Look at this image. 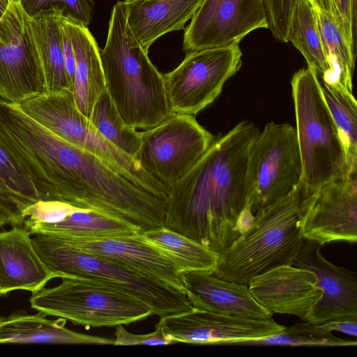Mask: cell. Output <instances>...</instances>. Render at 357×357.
Returning <instances> with one entry per match:
<instances>
[{"mask_svg": "<svg viewBox=\"0 0 357 357\" xmlns=\"http://www.w3.org/2000/svg\"><path fill=\"white\" fill-rule=\"evenodd\" d=\"M259 132L243 121L214 139L195 165L168 188L164 227L218 255L229 247L254 216L248 208L247 165Z\"/></svg>", "mask_w": 357, "mask_h": 357, "instance_id": "1", "label": "cell"}, {"mask_svg": "<svg viewBox=\"0 0 357 357\" xmlns=\"http://www.w3.org/2000/svg\"><path fill=\"white\" fill-rule=\"evenodd\" d=\"M100 59L106 89L126 123L146 130L172 114L163 75L132 36L121 1L113 6Z\"/></svg>", "mask_w": 357, "mask_h": 357, "instance_id": "2", "label": "cell"}, {"mask_svg": "<svg viewBox=\"0 0 357 357\" xmlns=\"http://www.w3.org/2000/svg\"><path fill=\"white\" fill-rule=\"evenodd\" d=\"M303 199L298 186L288 195L259 209L245 231L218 255V278L248 285L255 276L293 265L304 238L301 226Z\"/></svg>", "mask_w": 357, "mask_h": 357, "instance_id": "3", "label": "cell"}, {"mask_svg": "<svg viewBox=\"0 0 357 357\" xmlns=\"http://www.w3.org/2000/svg\"><path fill=\"white\" fill-rule=\"evenodd\" d=\"M31 241L53 278H75L108 287L139 299L160 317L193 308L183 291L54 236L35 234Z\"/></svg>", "mask_w": 357, "mask_h": 357, "instance_id": "4", "label": "cell"}, {"mask_svg": "<svg viewBox=\"0 0 357 357\" xmlns=\"http://www.w3.org/2000/svg\"><path fill=\"white\" fill-rule=\"evenodd\" d=\"M302 174L298 185L303 197L322 185L347 178L346 155L338 130L313 68L294 73L291 80Z\"/></svg>", "mask_w": 357, "mask_h": 357, "instance_id": "5", "label": "cell"}, {"mask_svg": "<svg viewBox=\"0 0 357 357\" xmlns=\"http://www.w3.org/2000/svg\"><path fill=\"white\" fill-rule=\"evenodd\" d=\"M18 106L62 140L99 158L131 182L165 200L166 188L98 132L78 110L73 91L45 92Z\"/></svg>", "mask_w": 357, "mask_h": 357, "instance_id": "6", "label": "cell"}, {"mask_svg": "<svg viewBox=\"0 0 357 357\" xmlns=\"http://www.w3.org/2000/svg\"><path fill=\"white\" fill-rule=\"evenodd\" d=\"M31 307L86 328L128 325L153 314L139 299L86 280L62 278L60 284L32 293Z\"/></svg>", "mask_w": 357, "mask_h": 357, "instance_id": "7", "label": "cell"}, {"mask_svg": "<svg viewBox=\"0 0 357 357\" xmlns=\"http://www.w3.org/2000/svg\"><path fill=\"white\" fill-rule=\"evenodd\" d=\"M302 165L296 128L268 123L254 140L247 165L248 208L255 214L299 185Z\"/></svg>", "mask_w": 357, "mask_h": 357, "instance_id": "8", "label": "cell"}, {"mask_svg": "<svg viewBox=\"0 0 357 357\" xmlns=\"http://www.w3.org/2000/svg\"><path fill=\"white\" fill-rule=\"evenodd\" d=\"M135 160L167 190L200 159L214 138L193 115L172 114L158 126L140 132Z\"/></svg>", "mask_w": 357, "mask_h": 357, "instance_id": "9", "label": "cell"}, {"mask_svg": "<svg viewBox=\"0 0 357 357\" xmlns=\"http://www.w3.org/2000/svg\"><path fill=\"white\" fill-rule=\"evenodd\" d=\"M242 55L238 44L186 53L162 75L171 114L194 116L212 103L241 68Z\"/></svg>", "mask_w": 357, "mask_h": 357, "instance_id": "10", "label": "cell"}, {"mask_svg": "<svg viewBox=\"0 0 357 357\" xmlns=\"http://www.w3.org/2000/svg\"><path fill=\"white\" fill-rule=\"evenodd\" d=\"M268 29L263 0H204L183 37V50L227 47L252 31Z\"/></svg>", "mask_w": 357, "mask_h": 357, "instance_id": "11", "label": "cell"}, {"mask_svg": "<svg viewBox=\"0 0 357 357\" xmlns=\"http://www.w3.org/2000/svg\"><path fill=\"white\" fill-rule=\"evenodd\" d=\"M301 226L304 239L321 246L357 241L356 175L322 185L303 197Z\"/></svg>", "mask_w": 357, "mask_h": 357, "instance_id": "12", "label": "cell"}, {"mask_svg": "<svg viewBox=\"0 0 357 357\" xmlns=\"http://www.w3.org/2000/svg\"><path fill=\"white\" fill-rule=\"evenodd\" d=\"M156 326L177 342L232 344L281 331L285 326L272 318L251 319L192 308L160 317Z\"/></svg>", "mask_w": 357, "mask_h": 357, "instance_id": "13", "label": "cell"}, {"mask_svg": "<svg viewBox=\"0 0 357 357\" xmlns=\"http://www.w3.org/2000/svg\"><path fill=\"white\" fill-rule=\"evenodd\" d=\"M56 238L77 249L115 262L185 293L179 266L168 254L143 237L141 233L100 238Z\"/></svg>", "mask_w": 357, "mask_h": 357, "instance_id": "14", "label": "cell"}, {"mask_svg": "<svg viewBox=\"0 0 357 357\" xmlns=\"http://www.w3.org/2000/svg\"><path fill=\"white\" fill-rule=\"evenodd\" d=\"M321 247L317 242L304 239L293 263L312 271L322 291L307 321L319 324L331 319L357 317L356 272L328 261L321 255Z\"/></svg>", "mask_w": 357, "mask_h": 357, "instance_id": "15", "label": "cell"}, {"mask_svg": "<svg viewBox=\"0 0 357 357\" xmlns=\"http://www.w3.org/2000/svg\"><path fill=\"white\" fill-rule=\"evenodd\" d=\"M256 301L271 313L307 321L322 291L316 275L294 265L280 266L254 277L248 284Z\"/></svg>", "mask_w": 357, "mask_h": 357, "instance_id": "16", "label": "cell"}, {"mask_svg": "<svg viewBox=\"0 0 357 357\" xmlns=\"http://www.w3.org/2000/svg\"><path fill=\"white\" fill-rule=\"evenodd\" d=\"M185 293L195 309L251 319L272 318L248 285L217 277L211 271L181 272Z\"/></svg>", "mask_w": 357, "mask_h": 357, "instance_id": "17", "label": "cell"}, {"mask_svg": "<svg viewBox=\"0 0 357 357\" xmlns=\"http://www.w3.org/2000/svg\"><path fill=\"white\" fill-rule=\"evenodd\" d=\"M29 232L22 226L0 231V295L15 290L32 293L53 278L36 252Z\"/></svg>", "mask_w": 357, "mask_h": 357, "instance_id": "18", "label": "cell"}, {"mask_svg": "<svg viewBox=\"0 0 357 357\" xmlns=\"http://www.w3.org/2000/svg\"><path fill=\"white\" fill-rule=\"evenodd\" d=\"M45 92L43 70L25 25L12 42L0 43V98L20 104Z\"/></svg>", "mask_w": 357, "mask_h": 357, "instance_id": "19", "label": "cell"}, {"mask_svg": "<svg viewBox=\"0 0 357 357\" xmlns=\"http://www.w3.org/2000/svg\"><path fill=\"white\" fill-rule=\"evenodd\" d=\"M204 0H125L127 25L148 52L160 36L184 29Z\"/></svg>", "mask_w": 357, "mask_h": 357, "instance_id": "20", "label": "cell"}, {"mask_svg": "<svg viewBox=\"0 0 357 357\" xmlns=\"http://www.w3.org/2000/svg\"><path fill=\"white\" fill-rule=\"evenodd\" d=\"M61 20L68 29L75 55L74 100L78 110L89 119L96 100L106 89L100 49L88 26L63 15Z\"/></svg>", "mask_w": 357, "mask_h": 357, "instance_id": "21", "label": "cell"}, {"mask_svg": "<svg viewBox=\"0 0 357 357\" xmlns=\"http://www.w3.org/2000/svg\"><path fill=\"white\" fill-rule=\"evenodd\" d=\"M57 7L29 16L25 25L36 49L44 75L46 92L73 91L66 74L62 47L61 17Z\"/></svg>", "mask_w": 357, "mask_h": 357, "instance_id": "22", "label": "cell"}, {"mask_svg": "<svg viewBox=\"0 0 357 357\" xmlns=\"http://www.w3.org/2000/svg\"><path fill=\"white\" fill-rule=\"evenodd\" d=\"M46 316L22 312L0 316V343L114 344V338L77 333L65 327L66 319Z\"/></svg>", "mask_w": 357, "mask_h": 357, "instance_id": "23", "label": "cell"}, {"mask_svg": "<svg viewBox=\"0 0 357 357\" xmlns=\"http://www.w3.org/2000/svg\"><path fill=\"white\" fill-rule=\"evenodd\" d=\"M23 227L30 234L58 238H100L140 234L137 226L93 209L74 206L60 222L47 224L25 219Z\"/></svg>", "mask_w": 357, "mask_h": 357, "instance_id": "24", "label": "cell"}, {"mask_svg": "<svg viewBox=\"0 0 357 357\" xmlns=\"http://www.w3.org/2000/svg\"><path fill=\"white\" fill-rule=\"evenodd\" d=\"M38 201L29 174L0 142V227L22 226L24 210Z\"/></svg>", "mask_w": 357, "mask_h": 357, "instance_id": "25", "label": "cell"}, {"mask_svg": "<svg viewBox=\"0 0 357 357\" xmlns=\"http://www.w3.org/2000/svg\"><path fill=\"white\" fill-rule=\"evenodd\" d=\"M313 6L329 66L328 70L319 78L328 85L353 93L356 54L351 50L337 19L331 13Z\"/></svg>", "mask_w": 357, "mask_h": 357, "instance_id": "26", "label": "cell"}, {"mask_svg": "<svg viewBox=\"0 0 357 357\" xmlns=\"http://www.w3.org/2000/svg\"><path fill=\"white\" fill-rule=\"evenodd\" d=\"M141 234L168 254L181 271H213L216 268L219 255L183 234L165 227L146 230Z\"/></svg>", "mask_w": 357, "mask_h": 357, "instance_id": "27", "label": "cell"}, {"mask_svg": "<svg viewBox=\"0 0 357 357\" xmlns=\"http://www.w3.org/2000/svg\"><path fill=\"white\" fill-rule=\"evenodd\" d=\"M287 40L301 53L307 66L316 70L319 77L328 70L316 12L308 0H299L294 8Z\"/></svg>", "mask_w": 357, "mask_h": 357, "instance_id": "28", "label": "cell"}, {"mask_svg": "<svg viewBox=\"0 0 357 357\" xmlns=\"http://www.w3.org/2000/svg\"><path fill=\"white\" fill-rule=\"evenodd\" d=\"M320 88L344 146L348 173L349 176H355L357 170L356 100L353 93L321 81Z\"/></svg>", "mask_w": 357, "mask_h": 357, "instance_id": "29", "label": "cell"}, {"mask_svg": "<svg viewBox=\"0 0 357 357\" xmlns=\"http://www.w3.org/2000/svg\"><path fill=\"white\" fill-rule=\"evenodd\" d=\"M89 119L105 139L135 158L141 145L140 132L124 122L106 89L96 100Z\"/></svg>", "mask_w": 357, "mask_h": 357, "instance_id": "30", "label": "cell"}, {"mask_svg": "<svg viewBox=\"0 0 357 357\" xmlns=\"http://www.w3.org/2000/svg\"><path fill=\"white\" fill-rule=\"evenodd\" d=\"M232 344L238 345H273V346H356V340H349L336 337L332 332L321 331L317 324L307 321L284 327L281 331L264 337L238 341Z\"/></svg>", "mask_w": 357, "mask_h": 357, "instance_id": "31", "label": "cell"}, {"mask_svg": "<svg viewBox=\"0 0 357 357\" xmlns=\"http://www.w3.org/2000/svg\"><path fill=\"white\" fill-rule=\"evenodd\" d=\"M24 11L29 16L52 7L59 8L64 16L88 26L94 9L93 0H20Z\"/></svg>", "mask_w": 357, "mask_h": 357, "instance_id": "32", "label": "cell"}, {"mask_svg": "<svg viewBox=\"0 0 357 357\" xmlns=\"http://www.w3.org/2000/svg\"><path fill=\"white\" fill-rule=\"evenodd\" d=\"M299 0H263L268 29L280 42L288 43L287 33L290 18Z\"/></svg>", "mask_w": 357, "mask_h": 357, "instance_id": "33", "label": "cell"}, {"mask_svg": "<svg viewBox=\"0 0 357 357\" xmlns=\"http://www.w3.org/2000/svg\"><path fill=\"white\" fill-rule=\"evenodd\" d=\"M74 206L59 200H39L25 208L23 216L32 222L53 224L63 220Z\"/></svg>", "mask_w": 357, "mask_h": 357, "instance_id": "34", "label": "cell"}, {"mask_svg": "<svg viewBox=\"0 0 357 357\" xmlns=\"http://www.w3.org/2000/svg\"><path fill=\"white\" fill-rule=\"evenodd\" d=\"M24 26V11L21 5L10 0H0V43L12 42Z\"/></svg>", "mask_w": 357, "mask_h": 357, "instance_id": "35", "label": "cell"}, {"mask_svg": "<svg viewBox=\"0 0 357 357\" xmlns=\"http://www.w3.org/2000/svg\"><path fill=\"white\" fill-rule=\"evenodd\" d=\"M144 335H136L126 331L123 325L116 326L114 345H166L178 343L159 326Z\"/></svg>", "mask_w": 357, "mask_h": 357, "instance_id": "36", "label": "cell"}, {"mask_svg": "<svg viewBox=\"0 0 357 357\" xmlns=\"http://www.w3.org/2000/svg\"><path fill=\"white\" fill-rule=\"evenodd\" d=\"M357 0H340L344 35L353 52L356 53Z\"/></svg>", "mask_w": 357, "mask_h": 357, "instance_id": "37", "label": "cell"}, {"mask_svg": "<svg viewBox=\"0 0 357 357\" xmlns=\"http://www.w3.org/2000/svg\"><path fill=\"white\" fill-rule=\"evenodd\" d=\"M61 29L65 68L70 85L72 89H73L76 65L75 55L70 36L69 34L67 27L61 20Z\"/></svg>", "mask_w": 357, "mask_h": 357, "instance_id": "38", "label": "cell"}, {"mask_svg": "<svg viewBox=\"0 0 357 357\" xmlns=\"http://www.w3.org/2000/svg\"><path fill=\"white\" fill-rule=\"evenodd\" d=\"M324 331H338L354 337L357 336V317H346L326 321L317 324Z\"/></svg>", "mask_w": 357, "mask_h": 357, "instance_id": "39", "label": "cell"}, {"mask_svg": "<svg viewBox=\"0 0 357 357\" xmlns=\"http://www.w3.org/2000/svg\"><path fill=\"white\" fill-rule=\"evenodd\" d=\"M312 5L333 15L338 20L344 33V22L341 13L340 0H308ZM345 36V35H344Z\"/></svg>", "mask_w": 357, "mask_h": 357, "instance_id": "40", "label": "cell"}, {"mask_svg": "<svg viewBox=\"0 0 357 357\" xmlns=\"http://www.w3.org/2000/svg\"><path fill=\"white\" fill-rule=\"evenodd\" d=\"M10 1L15 3L20 4V0H10Z\"/></svg>", "mask_w": 357, "mask_h": 357, "instance_id": "41", "label": "cell"}, {"mask_svg": "<svg viewBox=\"0 0 357 357\" xmlns=\"http://www.w3.org/2000/svg\"><path fill=\"white\" fill-rule=\"evenodd\" d=\"M0 296H1V295H0Z\"/></svg>", "mask_w": 357, "mask_h": 357, "instance_id": "42", "label": "cell"}]
</instances>
